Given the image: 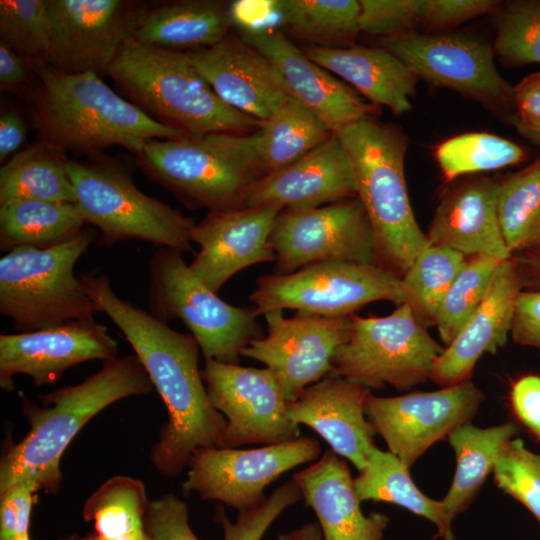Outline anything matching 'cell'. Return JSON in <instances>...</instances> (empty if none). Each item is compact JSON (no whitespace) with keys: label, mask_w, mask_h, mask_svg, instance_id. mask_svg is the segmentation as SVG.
Segmentation results:
<instances>
[{"label":"cell","mask_w":540,"mask_h":540,"mask_svg":"<svg viewBox=\"0 0 540 540\" xmlns=\"http://www.w3.org/2000/svg\"><path fill=\"white\" fill-rule=\"evenodd\" d=\"M80 279L100 311L108 315L132 346L167 409L151 462L165 476H176L195 451L223 447L226 418L212 404L201 370L198 342L119 297L104 274Z\"/></svg>","instance_id":"6da1fadb"},{"label":"cell","mask_w":540,"mask_h":540,"mask_svg":"<svg viewBox=\"0 0 540 540\" xmlns=\"http://www.w3.org/2000/svg\"><path fill=\"white\" fill-rule=\"evenodd\" d=\"M153 388L137 356L128 355L103 362L100 370L77 385L42 396L41 405L23 397L29 429L1 457L0 497L26 481L57 494L63 478L62 455L79 431L111 404Z\"/></svg>","instance_id":"7a4b0ae2"},{"label":"cell","mask_w":540,"mask_h":540,"mask_svg":"<svg viewBox=\"0 0 540 540\" xmlns=\"http://www.w3.org/2000/svg\"><path fill=\"white\" fill-rule=\"evenodd\" d=\"M30 68L37 79L30 103L39 142L88 154L119 145L138 155L152 140L184 137L151 119L98 74L67 73L46 63Z\"/></svg>","instance_id":"3957f363"},{"label":"cell","mask_w":540,"mask_h":540,"mask_svg":"<svg viewBox=\"0 0 540 540\" xmlns=\"http://www.w3.org/2000/svg\"><path fill=\"white\" fill-rule=\"evenodd\" d=\"M118 91L154 121L184 137L247 135L261 121L222 101L188 52L127 38L106 70Z\"/></svg>","instance_id":"277c9868"},{"label":"cell","mask_w":540,"mask_h":540,"mask_svg":"<svg viewBox=\"0 0 540 540\" xmlns=\"http://www.w3.org/2000/svg\"><path fill=\"white\" fill-rule=\"evenodd\" d=\"M351 160L357 197L371 223L376 265L403 277L428 240L408 196L404 160L408 141L373 116L335 132Z\"/></svg>","instance_id":"5b68a950"},{"label":"cell","mask_w":540,"mask_h":540,"mask_svg":"<svg viewBox=\"0 0 540 540\" xmlns=\"http://www.w3.org/2000/svg\"><path fill=\"white\" fill-rule=\"evenodd\" d=\"M143 173L193 207L210 211L244 207L263 176L254 134H211L155 139L136 155Z\"/></svg>","instance_id":"8992f818"},{"label":"cell","mask_w":540,"mask_h":540,"mask_svg":"<svg viewBox=\"0 0 540 540\" xmlns=\"http://www.w3.org/2000/svg\"><path fill=\"white\" fill-rule=\"evenodd\" d=\"M96 237L93 228L54 247H19L0 259V313L30 332L100 311L74 268Z\"/></svg>","instance_id":"52a82bcc"},{"label":"cell","mask_w":540,"mask_h":540,"mask_svg":"<svg viewBox=\"0 0 540 540\" xmlns=\"http://www.w3.org/2000/svg\"><path fill=\"white\" fill-rule=\"evenodd\" d=\"M76 202L86 225L100 230V243L131 239L181 252L191 251L192 218L138 189L130 173L109 160L69 161Z\"/></svg>","instance_id":"ba28073f"},{"label":"cell","mask_w":540,"mask_h":540,"mask_svg":"<svg viewBox=\"0 0 540 540\" xmlns=\"http://www.w3.org/2000/svg\"><path fill=\"white\" fill-rule=\"evenodd\" d=\"M149 312L168 322L180 319L205 359L237 364L242 351L263 336L254 308L226 303L190 269L182 252L159 248L148 264Z\"/></svg>","instance_id":"9c48e42d"},{"label":"cell","mask_w":540,"mask_h":540,"mask_svg":"<svg viewBox=\"0 0 540 540\" xmlns=\"http://www.w3.org/2000/svg\"><path fill=\"white\" fill-rule=\"evenodd\" d=\"M350 320L348 339L337 350L330 375L369 389L388 384L408 390L430 380L444 348L409 304L397 305L387 316L352 314Z\"/></svg>","instance_id":"30bf717a"},{"label":"cell","mask_w":540,"mask_h":540,"mask_svg":"<svg viewBox=\"0 0 540 540\" xmlns=\"http://www.w3.org/2000/svg\"><path fill=\"white\" fill-rule=\"evenodd\" d=\"M257 315L292 309L324 317H345L376 301L417 302L401 277L377 265L324 261L287 275H264L249 296Z\"/></svg>","instance_id":"8fae6325"},{"label":"cell","mask_w":540,"mask_h":540,"mask_svg":"<svg viewBox=\"0 0 540 540\" xmlns=\"http://www.w3.org/2000/svg\"><path fill=\"white\" fill-rule=\"evenodd\" d=\"M270 243L276 275L324 261L376 265L373 229L358 197L309 209H283Z\"/></svg>","instance_id":"7c38bea8"},{"label":"cell","mask_w":540,"mask_h":540,"mask_svg":"<svg viewBox=\"0 0 540 540\" xmlns=\"http://www.w3.org/2000/svg\"><path fill=\"white\" fill-rule=\"evenodd\" d=\"M313 437L255 449L211 447L198 449L188 463L185 493L217 500L241 511L260 505L265 488L282 474L319 458Z\"/></svg>","instance_id":"4fadbf2b"},{"label":"cell","mask_w":540,"mask_h":540,"mask_svg":"<svg viewBox=\"0 0 540 540\" xmlns=\"http://www.w3.org/2000/svg\"><path fill=\"white\" fill-rule=\"evenodd\" d=\"M209 398L226 418L223 447L273 445L301 437L287 413L283 388L269 368L205 359L201 370Z\"/></svg>","instance_id":"5bb4252c"},{"label":"cell","mask_w":540,"mask_h":540,"mask_svg":"<svg viewBox=\"0 0 540 540\" xmlns=\"http://www.w3.org/2000/svg\"><path fill=\"white\" fill-rule=\"evenodd\" d=\"M417 77L497 110L514 106V87L498 72L491 46L465 34L414 32L382 40Z\"/></svg>","instance_id":"9a60e30c"},{"label":"cell","mask_w":540,"mask_h":540,"mask_svg":"<svg viewBox=\"0 0 540 540\" xmlns=\"http://www.w3.org/2000/svg\"><path fill=\"white\" fill-rule=\"evenodd\" d=\"M484 400V393L469 380L431 392L371 394L365 413L388 451L410 467L436 442L470 423Z\"/></svg>","instance_id":"2e32d148"},{"label":"cell","mask_w":540,"mask_h":540,"mask_svg":"<svg viewBox=\"0 0 540 540\" xmlns=\"http://www.w3.org/2000/svg\"><path fill=\"white\" fill-rule=\"evenodd\" d=\"M267 335L241 353L269 368L278 378L286 400H296L308 386L331 374L333 359L348 339L351 320L297 312L285 318L281 310L263 314Z\"/></svg>","instance_id":"e0dca14e"},{"label":"cell","mask_w":540,"mask_h":540,"mask_svg":"<svg viewBox=\"0 0 540 540\" xmlns=\"http://www.w3.org/2000/svg\"><path fill=\"white\" fill-rule=\"evenodd\" d=\"M53 41L49 65L67 73H106L151 6L138 0H46Z\"/></svg>","instance_id":"ac0fdd59"},{"label":"cell","mask_w":540,"mask_h":540,"mask_svg":"<svg viewBox=\"0 0 540 540\" xmlns=\"http://www.w3.org/2000/svg\"><path fill=\"white\" fill-rule=\"evenodd\" d=\"M118 343L94 318L72 320L30 332L0 335V386L14 390V377L37 386L59 380L69 368L91 360L117 358Z\"/></svg>","instance_id":"d6986e66"},{"label":"cell","mask_w":540,"mask_h":540,"mask_svg":"<svg viewBox=\"0 0 540 540\" xmlns=\"http://www.w3.org/2000/svg\"><path fill=\"white\" fill-rule=\"evenodd\" d=\"M278 206L213 210L193 226L190 239L200 246L189 264L191 271L213 292L239 271L275 261L270 235Z\"/></svg>","instance_id":"ffe728a7"},{"label":"cell","mask_w":540,"mask_h":540,"mask_svg":"<svg viewBox=\"0 0 540 540\" xmlns=\"http://www.w3.org/2000/svg\"><path fill=\"white\" fill-rule=\"evenodd\" d=\"M277 68L292 97L315 113L332 131L368 116L375 105L311 60L282 31L266 26L242 27L239 35Z\"/></svg>","instance_id":"44dd1931"},{"label":"cell","mask_w":540,"mask_h":540,"mask_svg":"<svg viewBox=\"0 0 540 540\" xmlns=\"http://www.w3.org/2000/svg\"><path fill=\"white\" fill-rule=\"evenodd\" d=\"M188 54L222 101L261 122L291 96L273 63L240 36L229 33L215 45Z\"/></svg>","instance_id":"7402d4cb"},{"label":"cell","mask_w":540,"mask_h":540,"mask_svg":"<svg viewBox=\"0 0 540 540\" xmlns=\"http://www.w3.org/2000/svg\"><path fill=\"white\" fill-rule=\"evenodd\" d=\"M357 197L351 160L334 132L324 143L251 186L244 207L309 209Z\"/></svg>","instance_id":"603a6c76"},{"label":"cell","mask_w":540,"mask_h":540,"mask_svg":"<svg viewBox=\"0 0 540 540\" xmlns=\"http://www.w3.org/2000/svg\"><path fill=\"white\" fill-rule=\"evenodd\" d=\"M370 395L363 385L328 375L288 402L287 413L294 423L312 428L333 452L360 471L377 447L376 433L365 413Z\"/></svg>","instance_id":"cb8c5ba5"},{"label":"cell","mask_w":540,"mask_h":540,"mask_svg":"<svg viewBox=\"0 0 540 540\" xmlns=\"http://www.w3.org/2000/svg\"><path fill=\"white\" fill-rule=\"evenodd\" d=\"M522 290L515 259L500 262L484 299L436 359L430 380L440 387L469 381L482 355L495 354L506 344Z\"/></svg>","instance_id":"d4e9b609"},{"label":"cell","mask_w":540,"mask_h":540,"mask_svg":"<svg viewBox=\"0 0 540 540\" xmlns=\"http://www.w3.org/2000/svg\"><path fill=\"white\" fill-rule=\"evenodd\" d=\"M497 193L498 182L486 177L451 188L436 208L426 233L428 243L467 257L511 258L498 219Z\"/></svg>","instance_id":"484cf974"},{"label":"cell","mask_w":540,"mask_h":540,"mask_svg":"<svg viewBox=\"0 0 540 540\" xmlns=\"http://www.w3.org/2000/svg\"><path fill=\"white\" fill-rule=\"evenodd\" d=\"M305 504L315 512L324 540H382L383 513L365 515L346 461L331 449L293 475Z\"/></svg>","instance_id":"4316f807"},{"label":"cell","mask_w":540,"mask_h":540,"mask_svg":"<svg viewBox=\"0 0 540 540\" xmlns=\"http://www.w3.org/2000/svg\"><path fill=\"white\" fill-rule=\"evenodd\" d=\"M315 63L351 84L373 105H383L395 114L412 107L418 78L394 54L384 48L305 46Z\"/></svg>","instance_id":"83f0119b"},{"label":"cell","mask_w":540,"mask_h":540,"mask_svg":"<svg viewBox=\"0 0 540 540\" xmlns=\"http://www.w3.org/2000/svg\"><path fill=\"white\" fill-rule=\"evenodd\" d=\"M230 7L221 1L181 0L151 4L131 37L168 50L208 48L229 34Z\"/></svg>","instance_id":"f1b7e54d"},{"label":"cell","mask_w":540,"mask_h":540,"mask_svg":"<svg viewBox=\"0 0 540 540\" xmlns=\"http://www.w3.org/2000/svg\"><path fill=\"white\" fill-rule=\"evenodd\" d=\"M514 422L480 428L470 423L453 430L447 437L452 447L456 468L452 483L441 500L449 516L465 512L473 502L507 443L515 438Z\"/></svg>","instance_id":"f546056e"},{"label":"cell","mask_w":540,"mask_h":540,"mask_svg":"<svg viewBox=\"0 0 540 540\" xmlns=\"http://www.w3.org/2000/svg\"><path fill=\"white\" fill-rule=\"evenodd\" d=\"M353 484L361 502H386L400 506L433 523L437 529V538L455 539L453 519L441 500L426 496L412 480L409 466L390 451L376 447L365 467L353 479Z\"/></svg>","instance_id":"4dcf8cb0"},{"label":"cell","mask_w":540,"mask_h":540,"mask_svg":"<svg viewBox=\"0 0 540 540\" xmlns=\"http://www.w3.org/2000/svg\"><path fill=\"white\" fill-rule=\"evenodd\" d=\"M66 152L36 141L0 169V205L15 200L75 204Z\"/></svg>","instance_id":"1f68e13d"},{"label":"cell","mask_w":540,"mask_h":540,"mask_svg":"<svg viewBox=\"0 0 540 540\" xmlns=\"http://www.w3.org/2000/svg\"><path fill=\"white\" fill-rule=\"evenodd\" d=\"M333 133L315 113L289 96L253 132L263 176L296 162Z\"/></svg>","instance_id":"d6a6232c"},{"label":"cell","mask_w":540,"mask_h":540,"mask_svg":"<svg viewBox=\"0 0 540 540\" xmlns=\"http://www.w3.org/2000/svg\"><path fill=\"white\" fill-rule=\"evenodd\" d=\"M85 223L75 204L15 200L0 205V249H45L77 237Z\"/></svg>","instance_id":"836d02e7"},{"label":"cell","mask_w":540,"mask_h":540,"mask_svg":"<svg viewBox=\"0 0 540 540\" xmlns=\"http://www.w3.org/2000/svg\"><path fill=\"white\" fill-rule=\"evenodd\" d=\"M270 11L292 37L315 46L338 47L352 42L359 30L360 5L356 0L269 1Z\"/></svg>","instance_id":"e575fe53"},{"label":"cell","mask_w":540,"mask_h":540,"mask_svg":"<svg viewBox=\"0 0 540 540\" xmlns=\"http://www.w3.org/2000/svg\"><path fill=\"white\" fill-rule=\"evenodd\" d=\"M150 500L144 483L129 476L107 479L84 503L82 515L93 522L103 540H117L145 532Z\"/></svg>","instance_id":"d590c367"},{"label":"cell","mask_w":540,"mask_h":540,"mask_svg":"<svg viewBox=\"0 0 540 540\" xmlns=\"http://www.w3.org/2000/svg\"><path fill=\"white\" fill-rule=\"evenodd\" d=\"M497 212L512 256L540 240V156L498 182Z\"/></svg>","instance_id":"8d00e7d4"},{"label":"cell","mask_w":540,"mask_h":540,"mask_svg":"<svg viewBox=\"0 0 540 540\" xmlns=\"http://www.w3.org/2000/svg\"><path fill=\"white\" fill-rule=\"evenodd\" d=\"M435 157L447 181L521 163L526 152L518 144L486 132H471L439 144Z\"/></svg>","instance_id":"74e56055"},{"label":"cell","mask_w":540,"mask_h":540,"mask_svg":"<svg viewBox=\"0 0 540 540\" xmlns=\"http://www.w3.org/2000/svg\"><path fill=\"white\" fill-rule=\"evenodd\" d=\"M52 41L46 0L0 1V42L21 56L29 67L49 64Z\"/></svg>","instance_id":"f35d334b"},{"label":"cell","mask_w":540,"mask_h":540,"mask_svg":"<svg viewBox=\"0 0 540 540\" xmlns=\"http://www.w3.org/2000/svg\"><path fill=\"white\" fill-rule=\"evenodd\" d=\"M500 262L484 255L467 257L444 295L435 318L434 325L446 346L457 337L484 299Z\"/></svg>","instance_id":"ab89813d"},{"label":"cell","mask_w":540,"mask_h":540,"mask_svg":"<svg viewBox=\"0 0 540 540\" xmlns=\"http://www.w3.org/2000/svg\"><path fill=\"white\" fill-rule=\"evenodd\" d=\"M466 259L453 249L428 244L403 275L404 284L417 302V317L425 326L434 325L441 301Z\"/></svg>","instance_id":"60d3db41"},{"label":"cell","mask_w":540,"mask_h":540,"mask_svg":"<svg viewBox=\"0 0 540 540\" xmlns=\"http://www.w3.org/2000/svg\"><path fill=\"white\" fill-rule=\"evenodd\" d=\"M494 49L509 64H540V0H517L500 11Z\"/></svg>","instance_id":"b9f144b4"},{"label":"cell","mask_w":540,"mask_h":540,"mask_svg":"<svg viewBox=\"0 0 540 540\" xmlns=\"http://www.w3.org/2000/svg\"><path fill=\"white\" fill-rule=\"evenodd\" d=\"M492 473L497 487L522 504L540 525V453L513 438L502 450Z\"/></svg>","instance_id":"7bdbcfd3"},{"label":"cell","mask_w":540,"mask_h":540,"mask_svg":"<svg viewBox=\"0 0 540 540\" xmlns=\"http://www.w3.org/2000/svg\"><path fill=\"white\" fill-rule=\"evenodd\" d=\"M303 498L294 479L276 488L257 507L238 512L235 522H231L222 505L215 510L214 520L224 532V540H261L274 521L290 506Z\"/></svg>","instance_id":"ee69618b"},{"label":"cell","mask_w":540,"mask_h":540,"mask_svg":"<svg viewBox=\"0 0 540 540\" xmlns=\"http://www.w3.org/2000/svg\"><path fill=\"white\" fill-rule=\"evenodd\" d=\"M359 30L383 39L414 32L419 0H359Z\"/></svg>","instance_id":"f6af8a7d"},{"label":"cell","mask_w":540,"mask_h":540,"mask_svg":"<svg viewBox=\"0 0 540 540\" xmlns=\"http://www.w3.org/2000/svg\"><path fill=\"white\" fill-rule=\"evenodd\" d=\"M145 531L149 540H199L189 525L187 504L174 494L149 502Z\"/></svg>","instance_id":"bcb514c9"},{"label":"cell","mask_w":540,"mask_h":540,"mask_svg":"<svg viewBox=\"0 0 540 540\" xmlns=\"http://www.w3.org/2000/svg\"><path fill=\"white\" fill-rule=\"evenodd\" d=\"M496 0H419L420 23L430 27H445L499 11Z\"/></svg>","instance_id":"7dc6e473"},{"label":"cell","mask_w":540,"mask_h":540,"mask_svg":"<svg viewBox=\"0 0 540 540\" xmlns=\"http://www.w3.org/2000/svg\"><path fill=\"white\" fill-rule=\"evenodd\" d=\"M40 490L34 481H26L0 497V540H16L29 533L33 505Z\"/></svg>","instance_id":"c3c4849f"},{"label":"cell","mask_w":540,"mask_h":540,"mask_svg":"<svg viewBox=\"0 0 540 540\" xmlns=\"http://www.w3.org/2000/svg\"><path fill=\"white\" fill-rule=\"evenodd\" d=\"M509 401L517 421L540 441V376L528 374L513 382Z\"/></svg>","instance_id":"681fc988"},{"label":"cell","mask_w":540,"mask_h":540,"mask_svg":"<svg viewBox=\"0 0 540 540\" xmlns=\"http://www.w3.org/2000/svg\"><path fill=\"white\" fill-rule=\"evenodd\" d=\"M510 335L516 344L540 352V290H522L518 295Z\"/></svg>","instance_id":"f907efd6"},{"label":"cell","mask_w":540,"mask_h":540,"mask_svg":"<svg viewBox=\"0 0 540 540\" xmlns=\"http://www.w3.org/2000/svg\"><path fill=\"white\" fill-rule=\"evenodd\" d=\"M26 61L11 48L0 42V88L2 91L14 93L31 102L35 85L30 84Z\"/></svg>","instance_id":"816d5d0a"},{"label":"cell","mask_w":540,"mask_h":540,"mask_svg":"<svg viewBox=\"0 0 540 540\" xmlns=\"http://www.w3.org/2000/svg\"><path fill=\"white\" fill-rule=\"evenodd\" d=\"M514 118L524 127L540 131V71L527 75L514 86Z\"/></svg>","instance_id":"f5cc1de1"},{"label":"cell","mask_w":540,"mask_h":540,"mask_svg":"<svg viewBox=\"0 0 540 540\" xmlns=\"http://www.w3.org/2000/svg\"><path fill=\"white\" fill-rule=\"evenodd\" d=\"M26 140V125L21 114L9 108L0 115V161L17 152Z\"/></svg>","instance_id":"db71d44e"},{"label":"cell","mask_w":540,"mask_h":540,"mask_svg":"<svg viewBox=\"0 0 540 540\" xmlns=\"http://www.w3.org/2000/svg\"><path fill=\"white\" fill-rule=\"evenodd\" d=\"M512 257L517 263L523 290H540V240Z\"/></svg>","instance_id":"11a10c76"},{"label":"cell","mask_w":540,"mask_h":540,"mask_svg":"<svg viewBox=\"0 0 540 540\" xmlns=\"http://www.w3.org/2000/svg\"><path fill=\"white\" fill-rule=\"evenodd\" d=\"M277 540H323V535L319 524L310 522L279 535Z\"/></svg>","instance_id":"9f6ffc18"},{"label":"cell","mask_w":540,"mask_h":540,"mask_svg":"<svg viewBox=\"0 0 540 540\" xmlns=\"http://www.w3.org/2000/svg\"><path fill=\"white\" fill-rule=\"evenodd\" d=\"M510 123L516 128L520 135L534 143L540 144V131H535L524 127L514 118V116L510 117Z\"/></svg>","instance_id":"6f0895ef"},{"label":"cell","mask_w":540,"mask_h":540,"mask_svg":"<svg viewBox=\"0 0 540 540\" xmlns=\"http://www.w3.org/2000/svg\"><path fill=\"white\" fill-rule=\"evenodd\" d=\"M78 540H103L101 539L95 532H92V533H89L83 537H80L79 536V539ZM117 540H149L147 534H146V531L143 532V533H140V534H137V535H134V536H130V537H125V538H120V539H117Z\"/></svg>","instance_id":"680465c9"},{"label":"cell","mask_w":540,"mask_h":540,"mask_svg":"<svg viewBox=\"0 0 540 540\" xmlns=\"http://www.w3.org/2000/svg\"><path fill=\"white\" fill-rule=\"evenodd\" d=\"M79 539V536L76 534V535H69V536H65V537H62L60 538V540H78Z\"/></svg>","instance_id":"91938a15"},{"label":"cell","mask_w":540,"mask_h":540,"mask_svg":"<svg viewBox=\"0 0 540 540\" xmlns=\"http://www.w3.org/2000/svg\"><path fill=\"white\" fill-rule=\"evenodd\" d=\"M16 540H30V533L22 534Z\"/></svg>","instance_id":"94428289"}]
</instances>
